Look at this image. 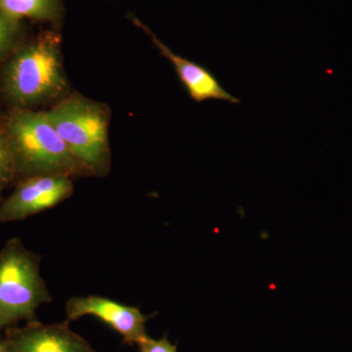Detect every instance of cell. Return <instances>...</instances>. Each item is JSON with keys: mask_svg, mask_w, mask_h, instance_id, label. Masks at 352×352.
Instances as JSON below:
<instances>
[{"mask_svg": "<svg viewBox=\"0 0 352 352\" xmlns=\"http://www.w3.org/2000/svg\"><path fill=\"white\" fill-rule=\"evenodd\" d=\"M0 352H6L4 349L3 344H2V339L0 338Z\"/></svg>", "mask_w": 352, "mask_h": 352, "instance_id": "4fadbf2b", "label": "cell"}, {"mask_svg": "<svg viewBox=\"0 0 352 352\" xmlns=\"http://www.w3.org/2000/svg\"><path fill=\"white\" fill-rule=\"evenodd\" d=\"M131 20L133 21L134 24L144 30L146 34L151 36L154 45L160 51L162 56L170 60L175 68L178 80L183 87L186 89L187 94L192 100L197 103H203V102L208 100L226 101L231 104L241 103L240 99L233 96L232 94L224 89L219 78L210 69L173 52L140 21L136 19L133 16H132Z\"/></svg>", "mask_w": 352, "mask_h": 352, "instance_id": "ba28073f", "label": "cell"}, {"mask_svg": "<svg viewBox=\"0 0 352 352\" xmlns=\"http://www.w3.org/2000/svg\"><path fill=\"white\" fill-rule=\"evenodd\" d=\"M4 133L16 175L24 179L34 176H90L55 131L45 112L17 109L9 116Z\"/></svg>", "mask_w": 352, "mask_h": 352, "instance_id": "6da1fadb", "label": "cell"}, {"mask_svg": "<svg viewBox=\"0 0 352 352\" xmlns=\"http://www.w3.org/2000/svg\"><path fill=\"white\" fill-rule=\"evenodd\" d=\"M73 193L72 178L67 176L25 178L15 191L0 204V223L25 219L56 207Z\"/></svg>", "mask_w": 352, "mask_h": 352, "instance_id": "5b68a950", "label": "cell"}, {"mask_svg": "<svg viewBox=\"0 0 352 352\" xmlns=\"http://www.w3.org/2000/svg\"><path fill=\"white\" fill-rule=\"evenodd\" d=\"M0 10L18 22L31 19L58 24L64 15L62 0H0Z\"/></svg>", "mask_w": 352, "mask_h": 352, "instance_id": "9c48e42d", "label": "cell"}, {"mask_svg": "<svg viewBox=\"0 0 352 352\" xmlns=\"http://www.w3.org/2000/svg\"><path fill=\"white\" fill-rule=\"evenodd\" d=\"M139 352H177V346L171 344L166 336L160 340H154L148 336L138 344Z\"/></svg>", "mask_w": 352, "mask_h": 352, "instance_id": "7c38bea8", "label": "cell"}, {"mask_svg": "<svg viewBox=\"0 0 352 352\" xmlns=\"http://www.w3.org/2000/svg\"><path fill=\"white\" fill-rule=\"evenodd\" d=\"M21 32V22L12 19L0 10V62L15 51Z\"/></svg>", "mask_w": 352, "mask_h": 352, "instance_id": "30bf717a", "label": "cell"}, {"mask_svg": "<svg viewBox=\"0 0 352 352\" xmlns=\"http://www.w3.org/2000/svg\"><path fill=\"white\" fill-rule=\"evenodd\" d=\"M67 320L76 321L91 315L122 336L127 346L138 344L148 337L146 323L153 315H145L140 308L131 307L100 296H73L66 303Z\"/></svg>", "mask_w": 352, "mask_h": 352, "instance_id": "8992f818", "label": "cell"}, {"mask_svg": "<svg viewBox=\"0 0 352 352\" xmlns=\"http://www.w3.org/2000/svg\"><path fill=\"white\" fill-rule=\"evenodd\" d=\"M14 52L2 74V88L9 101L28 107L63 96L68 83L55 34H43Z\"/></svg>", "mask_w": 352, "mask_h": 352, "instance_id": "7a4b0ae2", "label": "cell"}, {"mask_svg": "<svg viewBox=\"0 0 352 352\" xmlns=\"http://www.w3.org/2000/svg\"><path fill=\"white\" fill-rule=\"evenodd\" d=\"M51 124L90 176L110 173L108 109L82 96L68 97L45 112Z\"/></svg>", "mask_w": 352, "mask_h": 352, "instance_id": "3957f363", "label": "cell"}, {"mask_svg": "<svg viewBox=\"0 0 352 352\" xmlns=\"http://www.w3.org/2000/svg\"><path fill=\"white\" fill-rule=\"evenodd\" d=\"M16 175L15 164L6 133L0 129V192Z\"/></svg>", "mask_w": 352, "mask_h": 352, "instance_id": "8fae6325", "label": "cell"}, {"mask_svg": "<svg viewBox=\"0 0 352 352\" xmlns=\"http://www.w3.org/2000/svg\"><path fill=\"white\" fill-rule=\"evenodd\" d=\"M69 322L43 324L34 320L23 328L6 329L2 344L6 352H97L69 329Z\"/></svg>", "mask_w": 352, "mask_h": 352, "instance_id": "52a82bcc", "label": "cell"}, {"mask_svg": "<svg viewBox=\"0 0 352 352\" xmlns=\"http://www.w3.org/2000/svg\"><path fill=\"white\" fill-rule=\"evenodd\" d=\"M39 261L17 238L0 252V332L21 320H36V309L52 300Z\"/></svg>", "mask_w": 352, "mask_h": 352, "instance_id": "277c9868", "label": "cell"}]
</instances>
